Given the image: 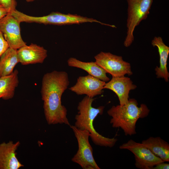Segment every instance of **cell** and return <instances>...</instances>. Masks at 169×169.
Segmentation results:
<instances>
[{
	"label": "cell",
	"mask_w": 169,
	"mask_h": 169,
	"mask_svg": "<svg viewBox=\"0 0 169 169\" xmlns=\"http://www.w3.org/2000/svg\"><path fill=\"white\" fill-rule=\"evenodd\" d=\"M12 15L20 23H35L45 25H62L95 22L102 25L109 26V24L103 23L93 18L77 14H65L59 12H53L46 16L35 17L27 15L16 10L13 12Z\"/></svg>",
	"instance_id": "cell-4"
},
{
	"label": "cell",
	"mask_w": 169,
	"mask_h": 169,
	"mask_svg": "<svg viewBox=\"0 0 169 169\" xmlns=\"http://www.w3.org/2000/svg\"><path fill=\"white\" fill-rule=\"evenodd\" d=\"M136 87L130 78L124 76L112 77L110 80L105 83L103 88L110 90L115 93L118 98L120 105H123L128 101L130 91Z\"/></svg>",
	"instance_id": "cell-11"
},
{
	"label": "cell",
	"mask_w": 169,
	"mask_h": 169,
	"mask_svg": "<svg viewBox=\"0 0 169 169\" xmlns=\"http://www.w3.org/2000/svg\"><path fill=\"white\" fill-rule=\"evenodd\" d=\"M78 143V149L72 158V161L78 164L83 169H100L94 158L93 149L89 141V132L70 125Z\"/></svg>",
	"instance_id": "cell-6"
},
{
	"label": "cell",
	"mask_w": 169,
	"mask_h": 169,
	"mask_svg": "<svg viewBox=\"0 0 169 169\" xmlns=\"http://www.w3.org/2000/svg\"><path fill=\"white\" fill-rule=\"evenodd\" d=\"M106 82L90 74L79 76L69 90L78 95H85L93 98L102 94Z\"/></svg>",
	"instance_id": "cell-10"
},
{
	"label": "cell",
	"mask_w": 169,
	"mask_h": 169,
	"mask_svg": "<svg viewBox=\"0 0 169 169\" xmlns=\"http://www.w3.org/2000/svg\"><path fill=\"white\" fill-rule=\"evenodd\" d=\"M153 47L158 49L160 56V66L155 69L157 78H163L166 82L169 81V73L167 67V60L169 54V47L164 43L161 37H155L151 42Z\"/></svg>",
	"instance_id": "cell-14"
},
{
	"label": "cell",
	"mask_w": 169,
	"mask_h": 169,
	"mask_svg": "<svg viewBox=\"0 0 169 169\" xmlns=\"http://www.w3.org/2000/svg\"><path fill=\"white\" fill-rule=\"evenodd\" d=\"M119 148L129 150L134 154L135 166L139 169H152L156 164L163 162L146 146L132 139L120 145Z\"/></svg>",
	"instance_id": "cell-8"
},
{
	"label": "cell",
	"mask_w": 169,
	"mask_h": 169,
	"mask_svg": "<svg viewBox=\"0 0 169 169\" xmlns=\"http://www.w3.org/2000/svg\"><path fill=\"white\" fill-rule=\"evenodd\" d=\"M9 48L7 42L5 39L3 33L0 31V57Z\"/></svg>",
	"instance_id": "cell-20"
},
{
	"label": "cell",
	"mask_w": 169,
	"mask_h": 169,
	"mask_svg": "<svg viewBox=\"0 0 169 169\" xmlns=\"http://www.w3.org/2000/svg\"><path fill=\"white\" fill-rule=\"evenodd\" d=\"M95 62L112 77L130 76L133 73L130 64L124 61L122 57L110 52H101L94 57Z\"/></svg>",
	"instance_id": "cell-7"
},
{
	"label": "cell",
	"mask_w": 169,
	"mask_h": 169,
	"mask_svg": "<svg viewBox=\"0 0 169 169\" xmlns=\"http://www.w3.org/2000/svg\"><path fill=\"white\" fill-rule=\"evenodd\" d=\"M150 111L146 105L142 104L139 107L137 100L131 99L123 105L112 106L107 113L111 117L110 123L113 128H120L125 135L131 136L136 133L137 120L147 116Z\"/></svg>",
	"instance_id": "cell-2"
},
{
	"label": "cell",
	"mask_w": 169,
	"mask_h": 169,
	"mask_svg": "<svg viewBox=\"0 0 169 169\" xmlns=\"http://www.w3.org/2000/svg\"><path fill=\"white\" fill-rule=\"evenodd\" d=\"M67 64L69 66L84 70L89 74L105 82L110 80L109 78L106 75V72L95 62H84L75 58L71 57L68 60Z\"/></svg>",
	"instance_id": "cell-15"
},
{
	"label": "cell",
	"mask_w": 169,
	"mask_h": 169,
	"mask_svg": "<svg viewBox=\"0 0 169 169\" xmlns=\"http://www.w3.org/2000/svg\"><path fill=\"white\" fill-rule=\"evenodd\" d=\"M36 0H26V1L27 2H32L35 1Z\"/></svg>",
	"instance_id": "cell-23"
},
{
	"label": "cell",
	"mask_w": 169,
	"mask_h": 169,
	"mask_svg": "<svg viewBox=\"0 0 169 169\" xmlns=\"http://www.w3.org/2000/svg\"><path fill=\"white\" fill-rule=\"evenodd\" d=\"M128 3L126 36L124 41L125 47H128L134 40L133 32L136 27L149 13L153 0H126Z\"/></svg>",
	"instance_id": "cell-5"
},
{
	"label": "cell",
	"mask_w": 169,
	"mask_h": 169,
	"mask_svg": "<svg viewBox=\"0 0 169 169\" xmlns=\"http://www.w3.org/2000/svg\"><path fill=\"white\" fill-rule=\"evenodd\" d=\"M17 4L16 0H0V4L6 9L8 13H11L16 9Z\"/></svg>",
	"instance_id": "cell-19"
},
{
	"label": "cell",
	"mask_w": 169,
	"mask_h": 169,
	"mask_svg": "<svg viewBox=\"0 0 169 169\" xmlns=\"http://www.w3.org/2000/svg\"><path fill=\"white\" fill-rule=\"evenodd\" d=\"M68 75L64 71L54 70L45 74L41 90L44 115L49 125H71L67 117V110L62 105L61 98L69 84Z\"/></svg>",
	"instance_id": "cell-1"
},
{
	"label": "cell",
	"mask_w": 169,
	"mask_h": 169,
	"mask_svg": "<svg viewBox=\"0 0 169 169\" xmlns=\"http://www.w3.org/2000/svg\"><path fill=\"white\" fill-rule=\"evenodd\" d=\"M19 62L17 49L9 48L0 57V77L11 74Z\"/></svg>",
	"instance_id": "cell-18"
},
{
	"label": "cell",
	"mask_w": 169,
	"mask_h": 169,
	"mask_svg": "<svg viewBox=\"0 0 169 169\" xmlns=\"http://www.w3.org/2000/svg\"><path fill=\"white\" fill-rule=\"evenodd\" d=\"M20 144L19 141L0 144V169H18L24 166L17 157L16 151Z\"/></svg>",
	"instance_id": "cell-12"
},
{
	"label": "cell",
	"mask_w": 169,
	"mask_h": 169,
	"mask_svg": "<svg viewBox=\"0 0 169 169\" xmlns=\"http://www.w3.org/2000/svg\"><path fill=\"white\" fill-rule=\"evenodd\" d=\"M141 143L163 162L169 161V143L160 137H150Z\"/></svg>",
	"instance_id": "cell-16"
},
{
	"label": "cell",
	"mask_w": 169,
	"mask_h": 169,
	"mask_svg": "<svg viewBox=\"0 0 169 169\" xmlns=\"http://www.w3.org/2000/svg\"><path fill=\"white\" fill-rule=\"evenodd\" d=\"M17 70L8 75L0 77V99L5 100L12 99L19 83Z\"/></svg>",
	"instance_id": "cell-17"
},
{
	"label": "cell",
	"mask_w": 169,
	"mask_h": 169,
	"mask_svg": "<svg viewBox=\"0 0 169 169\" xmlns=\"http://www.w3.org/2000/svg\"><path fill=\"white\" fill-rule=\"evenodd\" d=\"M8 13L6 9L0 4V19L3 18Z\"/></svg>",
	"instance_id": "cell-22"
},
{
	"label": "cell",
	"mask_w": 169,
	"mask_h": 169,
	"mask_svg": "<svg viewBox=\"0 0 169 169\" xmlns=\"http://www.w3.org/2000/svg\"><path fill=\"white\" fill-rule=\"evenodd\" d=\"M94 99L85 96L79 103L77 106L78 114L75 117L74 126L81 130H86L90 134V138L95 145L111 148L118 140L115 138L104 137L97 132L93 126V121L99 115L103 114L105 107L97 108L92 106Z\"/></svg>",
	"instance_id": "cell-3"
},
{
	"label": "cell",
	"mask_w": 169,
	"mask_h": 169,
	"mask_svg": "<svg viewBox=\"0 0 169 169\" xmlns=\"http://www.w3.org/2000/svg\"><path fill=\"white\" fill-rule=\"evenodd\" d=\"M20 23L10 13L0 19V31L9 48L18 49L26 45L21 35Z\"/></svg>",
	"instance_id": "cell-9"
},
{
	"label": "cell",
	"mask_w": 169,
	"mask_h": 169,
	"mask_svg": "<svg viewBox=\"0 0 169 169\" xmlns=\"http://www.w3.org/2000/svg\"><path fill=\"white\" fill-rule=\"evenodd\" d=\"M19 61L22 65L42 63L47 57V51L43 47L31 43L17 50Z\"/></svg>",
	"instance_id": "cell-13"
},
{
	"label": "cell",
	"mask_w": 169,
	"mask_h": 169,
	"mask_svg": "<svg viewBox=\"0 0 169 169\" xmlns=\"http://www.w3.org/2000/svg\"><path fill=\"white\" fill-rule=\"evenodd\" d=\"M169 168V164L163 162L156 164L153 167L152 169H168Z\"/></svg>",
	"instance_id": "cell-21"
}]
</instances>
